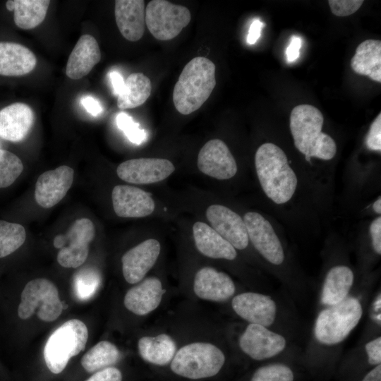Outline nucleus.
<instances>
[{
	"instance_id": "nucleus-10",
	"label": "nucleus",
	"mask_w": 381,
	"mask_h": 381,
	"mask_svg": "<svg viewBox=\"0 0 381 381\" xmlns=\"http://www.w3.org/2000/svg\"><path fill=\"white\" fill-rule=\"evenodd\" d=\"M231 308L238 317L248 323L276 331V326L282 316L281 304L277 299L260 292L247 291L236 294L232 298Z\"/></svg>"
},
{
	"instance_id": "nucleus-11",
	"label": "nucleus",
	"mask_w": 381,
	"mask_h": 381,
	"mask_svg": "<svg viewBox=\"0 0 381 381\" xmlns=\"http://www.w3.org/2000/svg\"><path fill=\"white\" fill-rule=\"evenodd\" d=\"M240 349L250 358L264 361L273 358L289 349L286 335L272 329L248 323L238 339Z\"/></svg>"
},
{
	"instance_id": "nucleus-20",
	"label": "nucleus",
	"mask_w": 381,
	"mask_h": 381,
	"mask_svg": "<svg viewBox=\"0 0 381 381\" xmlns=\"http://www.w3.org/2000/svg\"><path fill=\"white\" fill-rule=\"evenodd\" d=\"M355 274L348 265L338 264L327 272L321 286L319 301L322 308L337 305L351 294Z\"/></svg>"
},
{
	"instance_id": "nucleus-40",
	"label": "nucleus",
	"mask_w": 381,
	"mask_h": 381,
	"mask_svg": "<svg viewBox=\"0 0 381 381\" xmlns=\"http://www.w3.org/2000/svg\"><path fill=\"white\" fill-rule=\"evenodd\" d=\"M371 246L374 252L377 255H381V217H376L370 224L369 227Z\"/></svg>"
},
{
	"instance_id": "nucleus-16",
	"label": "nucleus",
	"mask_w": 381,
	"mask_h": 381,
	"mask_svg": "<svg viewBox=\"0 0 381 381\" xmlns=\"http://www.w3.org/2000/svg\"><path fill=\"white\" fill-rule=\"evenodd\" d=\"M74 171L66 165L42 173L35 184V198L37 203L50 208L66 195L73 181Z\"/></svg>"
},
{
	"instance_id": "nucleus-3",
	"label": "nucleus",
	"mask_w": 381,
	"mask_h": 381,
	"mask_svg": "<svg viewBox=\"0 0 381 381\" xmlns=\"http://www.w3.org/2000/svg\"><path fill=\"white\" fill-rule=\"evenodd\" d=\"M363 312L361 297L354 294L337 305L322 308L313 327L315 344L322 349L339 346L359 324Z\"/></svg>"
},
{
	"instance_id": "nucleus-6",
	"label": "nucleus",
	"mask_w": 381,
	"mask_h": 381,
	"mask_svg": "<svg viewBox=\"0 0 381 381\" xmlns=\"http://www.w3.org/2000/svg\"><path fill=\"white\" fill-rule=\"evenodd\" d=\"M225 355L214 344L194 342L182 346L171 361L176 375L198 380L216 375L225 363Z\"/></svg>"
},
{
	"instance_id": "nucleus-23",
	"label": "nucleus",
	"mask_w": 381,
	"mask_h": 381,
	"mask_svg": "<svg viewBox=\"0 0 381 381\" xmlns=\"http://www.w3.org/2000/svg\"><path fill=\"white\" fill-rule=\"evenodd\" d=\"M114 15L117 27L125 39L136 42L142 38L145 27L144 1L116 0Z\"/></svg>"
},
{
	"instance_id": "nucleus-43",
	"label": "nucleus",
	"mask_w": 381,
	"mask_h": 381,
	"mask_svg": "<svg viewBox=\"0 0 381 381\" xmlns=\"http://www.w3.org/2000/svg\"><path fill=\"white\" fill-rule=\"evenodd\" d=\"M81 104L85 110L91 115L96 116L103 111L99 102L91 96H85L81 99Z\"/></svg>"
},
{
	"instance_id": "nucleus-12",
	"label": "nucleus",
	"mask_w": 381,
	"mask_h": 381,
	"mask_svg": "<svg viewBox=\"0 0 381 381\" xmlns=\"http://www.w3.org/2000/svg\"><path fill=\"white\" fill-rule=\"evenodd\" d=\"M249 242L270 265L281 266L286 260L284 246L271 222L261 214L248 212L243 218Z\"/></svg>"
},
{
	"instance_id": "nucleus-8",
	"label": "nucleus",
	"mask_w": 381,
	"mask_h": 381,
	"mask_svg": "<svg viewBox=\"0 0 381 381\" xmlns=\"http://www.w3.org/2000/svg\"><path fill=\"white\" fill-rule=\"evenodd\" d=\"M189 9L165 0H152L145 8V25L159 40L174 39L190 23Z\"/></svg>"
},
{
	"instance_id": "nucleus-21",
	"label": "nucleus",
	"mask_w": 381,
	"mask_h": 381,
	"mask_svg": "<svg viewBox=\"0 0 381 381\" xmlns=\"http://www.w3.org/2000/svg\"><path fill=\"white\" fill-rule=\"evenodd\" d=\"M35 114L30 106L16 102L0 110V137L11 142L24 140L30 131Z\"/></svg>"
},
{
	"instance_id": "nucleus-28",
	"label": "nucleus",
	"mask_w": 381,
	"mask_h": 381,
	"mask_svg": "<svg viewBox=\"0 0 381 381\" xmlns=\"http://www.w3.org/2000/svg\"><path fill=\"white\" fill-rule=\"evenodd\" d=\"M49 0H9L6 3V8L13 11L14 23L23 30L36 28L44 20Z\"/></svg>"
},
{
	"instance_id": "nucleus-30",
	"label": "nucleus",
	"mask_w": 381,
	"mask_h": 381,
	"mask_svg": "<svg viewBox=\"0 0 381 381\" xmlns=\"http://www.w3.org/2000/svg\"><path fill=\"white\" fill-rule=\"evenodd\" d=\"M152 84L150 78L142 73H133L126 80L123 90L117 96L120 109L135 108L143 104L150 95Z\"/></svg>"
},
{
	"instance_id": "nucleus-22",
	"label": "nucleus",
	"mask_w": 381,
	"mask_h": 381,
	"mask_svg": "<svg viewBox=\"0 0 381 381\" xmlns=\"http://www.w3.org/2000/svg\"><path fill=\"white\" fill-rule=\"evenodd\" d=\"M164 289L155 277H147L126 292L123 304L131 313L145 315L155 310L161 303Z\"/></svg>"
},
{
	"instance_id": "nucleus-19",
	"label": "nucleus",
	"mask_w": 381,
	"mask_h": 381,
	"mask_svg": "<svg viewBox=\"0 0 381 381\" xmlns=\"http://www.w3.org/2000/svg\"><path fill=\"white\" fill-rule=\"evenodd\" d=\"M193 291L201 299L224 302L234 296L236 285L226 273L213 267H205L195 275Z\"/></svg>"
},
{
	"instance_id": "nucleus-35",
	"label": "nucleus",
	"mask_w": 381,
	"mask_h": 381,
	"mask_svg": "<svg viewBox=\"0 0 381 381\" xmlns=\"http://www.w3.org/2000/svg\"><path fill=\"white\" fill-rule=\"evenodd\" d=\"M250 381H294L292 369L283 363H270L258 368Z\"/></svg>"
},
{
	"instance_id": "nucleus-44",
	"label": "nucleus",
	"mask_w": 381,
	"mask_h": 381,
	"mask_svg": "<svg viewBox=\"0 0 381 381\" xmlns=\"http://www.w3.org/2000/svg\"><path fill=\"white\" fill-rule=\"evenodd\" d=\"M264 23L258 19H255L250 25L248 34L247 35V42L249 44H254L259 39L261 30Z\"/></svg>"
},
{
	"instance_id": "nucleus-45",
	"label": "nucleus",
	"mask_w": 381,
	"mask_h": 381,
	"mask_svg": "<svg viewBox=\"0 0 381 381\" xmlns=\"http://www.w3.org/2000/svg\"><path fill=\"white\" fill-rule=\"evenodd\" d=\"M381 294L379 292L373 300L370 308V316L372 322L380 327V306H381Z\"/></svg>"
},
{
	"instance_id": "nucleus-17",
	"label": "nucleus",
	"mask_w": 381,
	"mask_h": 381,
	"mask_svg": "<svg viewBox=\"0 0 381 381\" xmlns=\"http://www.w3.org/2000/svg\"><path fill=\"white\" fill-rule=\"evenodd\" d=\"M111 199L116 214L124 218L148 216L155 207L150 193L132 186H116L112 190Z\"/></svg>"
},
{
	"instance_id": "nucleus-5",
	"label": "nucleus",
	"mask_w": 381,
	"mask_h": 381,
	"mask_svg": "<svg viewBox=\"0 0 381 381\" xmlns=\"http://www.w3.org/2000/svg\"><path fill=\"white\" fill-rule=\"evenodd\" d=\"M88 338L85 324L78 319L66 321L48 338L44 348V358L54 374L61 373L69 360L84 350Z\"/></svg>"
},
{
	"instance_id": "nucleus-7",
	"label": "nucleus",
	"mask_w": 381,
	"mask_h": 381,
	"mask_svg": "<svg viewBox=\"0 0 381 381\" xmlns=\"http://www.w3.org/2000/svg\"><path fill=\"white\" fill-rule=\"evenodd\" d=\"M37 310V315L42 321L52 322L61 314L63 303L55 284L44 278L28 282L20 295L17 315L27 320Z\"/></svg>"
},
{
	"instance_id": "nucleus-46",
	"label": "nucleus",
	"mask_w": 381,
	"mask_h": 381,
	"mask_svg": "<svg viewBox=\"0 0 381 381\" xmlns=\"http://www.w3.org/2000/svg\"><path fill=\"white\" fill-rule=\"evenodd\" d=\"M108 75L113 92L115 95L118 96L123 89L125 80L121 73L116 71H110Z\"/></svg>"
},
{
	"instance_id": "nucleus-26",
	"label": "nucleus",
	"mask_w": 381,
	"mask_h": 381,
	"mask_svg": "<svg viewBox=\"0 0 381 381\" xmlns=\"http://www.w3.org/2000/svg\"><path fill=\"white\" fill-rule=\"evenodd\" d=\"M193 235L198 250L205 256L227 260L237 257L236 250L204 222H197L193 224Z\"/></svg>"
},
{
	"instance_id": "nucleus-33",
	"label": "nucleus",
	"mask_w": 381,
	"mask_h": 381,
	"mask_svg": "<svg viewBox=\"0 0 381 381\" xmlns=\"http://www.w3.org/2000/svg\"><path fill=\"white\" fill-rule=\"evenodd\" d=\"M25 238V229L21 224L0 220V259L16 251Z\"/></svg>"
},
{
	"instance_id": "nucleus-1",
	"label": "nucleus",
	"mask_w": 381,
	"mask_h": 381,
	"mask_svg": "<svg viewBox=\"0 0 381 381\" xmlns=\"http://www.w3.org/2000/svg\"><path fill=\"white\" fill-rule=\"evenodd\" d=\"M255 167L260 185L272 202L280 205L291 200L298 178L281 147L272 143L262 144L255 155Z\"/></svg>"
},
{
	"instance_id": "nucleus-13",
	"label": "nucleus",
	"mask_w": 381,
	"mask_h": 381,
	"mask_svg": "<svg viewBox=\"0 0 381 381\" xmlns=\"http://www.w3.org/2000/svg\"><path fill=\"white\" fill-rule=\"evenodd\" d=\"M174 170V164L166 159L138 158L121 163L116 174L128 183L150 184L164 180Z\"/></svg>"
},
{
	"instance_id": "nucleus-48",
	"label": "nucleus",
	"mask_w": 381,
	"mask_h": 381,
	"mask_svg": "<svg viewBox=\"0 0 381 381\" xmlns=\"http://www.w3.org/2000/svg\"><path fill=\"white\" fill-rule=\"evenodd\" d=\"M373 211L380 216L381 214V197L379 196L373 204Z\"/></svg>"
},
{
	"instance_id": "nucleus-42",
	"label": "nucleus",
	"mask_w": 381,
	"mask_h": 381,
	"mask_svg": "<svg viewBox=\"0 0 381 381\" xmlns=\"http://www.w3.org/2000/svg\"><path fill=\"white\" fill-rule=\"evenodd\" d=\"M301 39L298 36H292L286 50V60L289 63H294L300 56Z\"/></svg>"
},
{
	"instance_id": "nucleus-32",
	"label": "nucleus",
	"mask_w": 381,
	"mask_h": 381,
	"mask_svg": "<svg viewBox=\"0 0 381 381\" xmlns=\"http://www.w3.org/2000/svg\"><path fill=\"white\" fill-rule=\"evenodd\" d=\"M101 284V276L97 270L86 267L75 273L73 289L79 301H87L97 292Z\"/></svg>"
},
{
	"instance_id": "nucleus-9",
	"label": "nucleus",
	"mask_w": 381,
	"mask_h": 381,
	"mask_svg": "<svg viewBox=\"0 0 381 381\" xmlns=\"http://www.w3.org/2000/svg\"><path fill=\"white\" fill-rule=\"evenodd\" d=\"M95 235L93 222L87 218L75 220L66 234L57 235L53 241L59 264L66 268H77L86 260L89 244Z\"/></svg>"
},
{
	"instance_id": "nucleus-2",
	"label": "nucleus",
	"mask_w": 381,
	"mask_h": 381,
	"mask_svg": "<svg viewBox=\"0 0 381 381\" xmlns=\"http://www.w3.org/2000/svg\"><path fill=\"white\" fill-rule=\"evenodd\" d=\"M323 115L315 107L299 104L290 115L289 127L296 148L308 161L311 158L331 160L337 153L334 139L322 131Z\"/></svg>"
},
{
	"instance_id": "nucleus-39",
	"label": "nucleus",
	"mask_w": 381,
	"mask_h": 381,
	"mask_svg": "<svg viewBox=\"0 0 381 381\" xmlns=\"http://www.w3.org/2000/svg\"><path fill=\"white\" fill-rule=\"evenodd\" d=\"M368 364L377 365L381 364V337L377 335L369 339L363 345V349Z\"/></svg>"
},
{
	"instance_id": "nucleus-4",
	"label": "nucleus",
	"mask_w": 381,
	"mask_h": 381,
	"mask_svg": "<svg viewBox=\"0 0 381 381\" xmlns=\"http://www.w3.org/2000/svg\"><path fill=\"white\" fill-rule=\"evenodd\" d=\"M215 85L214 64L203 56L192 59L185 65L174 85L175 108L183 115L193 113L206 102Z\"/></svg>"
},
{
	"instance_id": "nucleus-37",
	"label": "nucleus",
	"mask_w": 381,
	"mask_h": 381,
	"mask_svg": "<svg viewBox=\"0 0 381 381\" xmlns=\"http://www.w3.org/2000/svg\"><path fill=\"white\" fill-rule=\"evenodd\" d=\"M363 0H329L332 13L337 16L344 17L357 11L363 4Z\"/></svg>"
},
{
	"instance_id": "nucleus-29",
	"label": "nucleus",
	"mask_w": 381,
	"mask_h": 381,
	"mask_svg": "<svg viewBox=\"0 0 381 381\" xmlns=\"http://www.w3.org/2000/svg\"><path fill=\"white\" fill-rule=\"evenodd\" d=\"M138 348L144 361L157 365H164L171 362L176 352V342L164 333L140 338Z\"/></svg>"
},
{
	"instance_id": "nucleus-25",
	"label": "nucleus",
	"mask_w": 381,
	"mask_h": 381,
	"mask_svg": "<svg viewBox=\"0 0 381 381\" xmlns=\"http://www.w3.org/2000/svg\"><path fill=\"white\" fill-rule=\"evenodd\" d=\"M37 59L28 47L15 42H0V75L21 76L36 66Z\"/></svg>"
},
{
	"instance_id": "nucleus-34",
	"label": "nucleus",
	"mask_w": 381,
	"mask_h": 381,
	"mask_svg": "<svg viewBox=\"0 0 381 381\" xmlns=\"http://www.w3.org/2000/svg\"><path fill=\"white\" fill-rule=\"evenodd\" d=\"M23 164L15 154L0 149V188L11 186L20 175Z\"/></svg>"
},
{
	"instance_id": "nucleus-41",
	"label": "nucleus",
	"mask_w": 381,
	"mask_h": 381,
	"mask_svg": "<svg viewBox=\"0 0 381 381\" xmlns=\"http://www.w3.org/2000/svg\"><path fill=\"white\" fill-rule=\"evenodd\" d=\"M86 381H122V374L118 368L109 367L95 373Z\"/></svg>"
},
{
	"instance_id": "nucleus-18",
	"label": "nucleus",
	"mask_w": 381,
	"mask_h": 381,
	"mask_svg": "<svg viewBox=\"0 0 381 381\" xmlns=\"http://www.w3.org/2000/svg\"><path fill=\"white\" fill-rule=\"evenodd\" d=\"M160 250L159 242L150 238L126 252L121 258L122 272L126 281L129 284L141 282L155 264Z\"/></svg>"
},
{
	"instance_id": "nucleus-15",
	"label": "nucleus",
	"mask_w": 381,
	"mask_h": 381,
	"mask_svg": "<svg viewBox=\"0 0 381 381\" xmlns=\"http://www.w3.org/2000/svg\"><path fill=\"white\" fill-rule=\"evenodd\" d=\"M206 217L214 229L236 250H244L249 244V238L244 221L230 208L218 204L209 206Z\"/></svg>"
},
{
	"instance_id": "nucleus-38",
	"label": "nucleus",
	"mask_w": 381,
	"mask_h": 381,
	"mask_svg": "<svg viewBox=\"0 0 381 381\" xmlns=\"http://www.w3.org/2000/svg\"><path fill=\"white\" fill-rule=\"evenodd\" d=\"M365 145L371 151H381V113L370 124L365 138Z\"/></svg>"
},
{
	"instance_id": "nucleus-14",
	"label": "nucleus",
	"mask_w": 381,
	"mask_h": 381,
	"mask_svg": "<svg viewBox=\"0 0 381 381\" xmlns=\"http://www.w3.org/2000/svg\"><path fill=\"white\" fill-rule=\"evenodd\" d=\"M197 164L202 173L219 180L234 177L238 169L233 155L220 139H212L203 145L198 153Z\"/></svg>"
},
{
	"instance_id": "nucleus-36",
	"label": "nucleus",
	"mask_w": 381,
	"mask_h": 381,
	"mask_svg": "<svg viewBox=\"0 0 381 381\" xmlns=\"http://www.w3.org/2000/svg\"><path fill=\"white\" fill-rule=\"evenodd\" d=\"M116 123L131 143L140 145L145 140L147 137L145 131L140 128V124L129 114L123 111L119 112L116 115Z\"/></svg>"
},
{
	"instance_id": "nucleus-27",
	"label": "nucleus",
	"mask_w": 381,
	"mask_h": 381,
	"mask_svg": "<svg viewBox=\"0 0 381 381\" xmlns=\"http://www.w3.org/2000/svg\"><path fill=\"white\" fill-rule=\"evenodd\" d=\"M350 64L356 73L381 83V42L376 40L362 42L357 47Z\"/></svg>"
},
{
	"instance_id": "nucleus-31",
	"label": "nucleus",
	"mask_w": 381,
	"mask_h": 381,
	"mask_svg": "<svg viewBox=\"0 0 381 381\" xmlns=\"http://www.w3.org/2000/svg\"><path fill=\"white\" fill-rule=\"evenodd\" d=\"M120 358L121 353L114 344L102 341L83 356L80 363L87 372L96 373L116 364Z\"/></svg>"
},
{
	"instance_id": "nucleus-24",
	"label": "nucleus",
	"mask_w": 381,
	"mask_h": 381,
	"mask_svg": "<svg viewBox=\"0 0 381 381\" xmlns=\"http://www.w3.org/2000/svg\"><path fill=\"white\" fill-rule=\"evenodd\" d=\"M100 59L101 52L96 39L90 35H83L68 56L66 74L71 79H80L87 75Z\"/></svg>"
},
{
	"instance_id": "nucleus-47",
	"label": "nucleus",
	"mask_w": 381,
	"mask_h": 381,
	"mask_svg": "<svg viewBox=\"0 0 381 381\" xmlns=\"http://www.w3.org/2000/svg\"><path fill=\"white\" fill-rule=\"evenodd\" d=\"M361 381H381V364L367 373Z\"/></svg>"
}]
</instances>
